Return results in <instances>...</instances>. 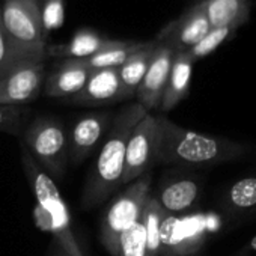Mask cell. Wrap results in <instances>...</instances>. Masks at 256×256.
<instances>
[{"instance_id": "11", "label": "cell", "mask_w": 256, "mask_h": 256, "mask_svg": "<svg viewBox=\"0 0 256 256\" xmlns=\"http://www.w3.org/2000/svg\"><path fill=\"white\" fill-rule=\"evenodd\" d=\"M211 30L206 16L200 10H194L182 20L168 26L157 36V44L168 46L175 53H182L198 44Z\"/></svg>"}, {"instance_id": "5", "label": "cell", "mask_w": 256, "mask_h": 256, "mask_svg": "<svg viewBox=\"0 0 256 256\" xmlns=\"http://www.w3.org/2000/svg\"><path fill=\"white\" fill-rule=\"evenodd\" d=\"M0 14L12 44L32 59L44 60L48 44L42 30L38 0H4Z\"/></svg>"}, {"instance_id": "19", "label": "cell", "mask_w": 256, "mask_h": 256, "mask_svg": "<svg viewBox=\"0 0 256 256\" xmlns=\"http://www.w3.org/2000/svg\"><path fill=\"white\" fill-rule=\"evenodd\" d=\"M199 196V186L193 180H178L164 186L157 198L160 206L168 214L182 212L196 202Z\"/></svg>"}, {"instance_id": "15", "label": "cell", "mask_w": 256, "mask_h": 256, "mask_svg": "<svg viewBox=\"0 0 256 256\" xmlns=\"http://www.w3.org/2000/svg\"><path fill=\"white\" fill-rule=\"evenodd\" d=\"M110 42L112 40L106 38L98 30L83 28V29H78L68 42L47 46L46 56H52L56 59H62V60L65 59L82 60L98 53L100 50L107 47Z\"/></svg>"}, {"instance_id": "9", "label": "cell", "mask_w": 256, "mask_h": 256, "mask_svg": "<svg viewBox=\"0 0 256 256\" xmlns=\"http://www.w3.org/2000/svg\"><path fill=\"white\" fill-rule=\"evenodd\" d=\"M175 54L176 53L168 46L157 44V48L146 70V74L136 92L138 102L144 106L148 112L160 107Z\"/></svg>"}, {"instance_id": "22", "label": "cell", "mask_w": 256, "mask_h": 256, "mask_svg": "<svg viewBox=\"0 0 256 256\" xmlns=\"http://www.w3.org/2000/svg\"><path fill=\"white\" fill-rule=\"evenodd\" d=\"M118 256H146V235L142 216L130 229L120 235Z\"/></svg>"}, {"instance_id": "25", "label": "cell", "mask_w": 256, "mask_h": 256, "mask_svg": "<svg viewBox=\"0 0 256 256\" xmlns=\"http://www.w3.org/2000/svg\"><path fill=\"white\" fill-rule=\"evenodd\" d=\"M229 200L236 210H248L256 205V178L248 176L236 181L229 190Z\"/></svg>"}, {"instance_id": "23", "label": "cell", "mask_w": 256, "mask_h": 256, "mask_svg": "<svg viewBox=\"0 0 256 256\" xmlns=\"http://www.w3.org/2000/svg\"><path fill=\"white\" fill-rule=\"evenodd\" d=\"M32 60L35 59H32L30 56L18 50L12 44V41L8 38L6 30L2 23V14H0V77L6 74L14 66L24 64V62H32Z\"/></svg>"}, {"instance_id": "8", "label": "cell", "mask_w": 256, "mask_h": 256, "mask_svg": "<svg viewBox=\"0 0 256 256\" xmlns=\"http://www.w3.org/2000/svg\"><path fill=\"white\" fill-rule=\"evenodd\" d=\"M44 60L24 62L0 77V104L20 106L34 101L42 88Z\"/></svg>"}, {"instance_id": "14", "label": "cell", "mask_w": 256, "mask_h": 256, "mask_svg": "<svg viewBox=\"0 0 256 256\" xmlns=\"http://www.w3.org/2000/svg\"><path fill=\"white\" fill-rule=\"evenodd\" d=\"M90 72L92 71L86 65H83L82 60H60L46 82L47 96L70 100L83 89Z\"/></svg>"}, {"instance_id": "13", "label": "cell", "mask_w": 256, "mask_h": 256, "mask_svg": "<svg viewBox=\"0 0 256 256\" xmlns=\"http://www.w3.org/2000/svg\"><path fill=\"white\" fill-rule=\"evenodd\" d=\"M202 244L198 230H193L188 222L168 214L160 230V254L162 256H187L196 252Z\"/></svg>"}, {"instance_id": "20", "label": "cell", "mask_w": 256, "mask_h": 256, "mask_svg": "<svg viewBox=\"0 0 256 256\" xmlns=\"http://www.w3.org/2000/svg\"><path fill=\"white\" fill-rule=\"evenodd\" d=\"M168 212L160 206L156 196H150L142 211L146 235V256H160V230Z\"/></svg>"}, {"instance_id": "27", "label": "cell", "mask_w": 256, "mask_h": 256, "mask_svg": "<svg viewBox=\"0 0 256 256\" xmlns=\"http://www.w3.org/2000/svg\"><path fill=\"white\" fill-rule=\"evenodd\" d=\"M22 125V108L18 106L0 104V130L2 132H18Z\"/></svg>"}, {"instance_id": "4", "label": "cell", "mask_w": 256, "mask_h": 256, "mask_svg": "<svg viewBox=\"0 0 256 256\" xmlns=\"http://www.w3.org/2000/svg\"><path fill=\"white\" fill-rule=\"evenodd\" d=\"M151 196V175L145 174L134 180L107 208L101 223V242L113 256L119 254V238L142 216Z\"/></svg>"}, {"instance_id": "16", "label": "cell", "mask_w": 256, "mask_h": 256, "mask_svg": "<svg viewBox=\"0 0 256 256\" xmlns=\"http://www.w3.org/2000/svg\"><path fill=\"white\" fill-rule=\"evenodd\" d=\"M157 42H146L140 50H138L124 65L118 68L119 82H120V100L133 98L146 74V70L151 64Z\"/></svg>"}, {"instance_id": "21", "label": "cell", "mask_w": 256, "mask_h": 256, "mask_svg": "<svg viewBox=\"0 0 256 256\" xmlns=\"http://www.w3.org/2000/svg\"><path fill=\"white\" fill-rule=\"evenodd\" d=\"M240 10V0H210L205 16L210 22L211 29L229 28V24L235 20Z\"/></svg>"}, {"instance_id": "26", "label": "cell", "mask_w": 256, "mask_h": 256, "mask_svg": "<svg viewBox=\"0 0 256 256\" xmlns=\"http://www.w3.org/2000/svg\"><path fill=\"white\" fill-rule=\"evenodd\" d=\"M229 35V28H220V29H211L198 44H194L192 48H188L187 52H184L192 62H194L196 59L205 58L210 53H212Z\"/></svg>"}, {"instance_id": "17", "label": "cell", "mask_w": 256, "mask_h": 256, "mask_svg": "<svg viewBox=\"0 0 256 256\" xmlns=\"http://www.w3.org/2000/svg\"><path fill=\"white\" fill-rule=\"evenodd\" d=\"M192 64L193 62L184 52L175 54L169 80L160 102V108L163 112L172 110L187 95L190 77H192Z\"/></svg>"}, {"instance_id": "1", "label": "cell", "mask_w": 256, "mask_h": 256, "mask_svg": "<svg viewBox=\"0 0 256 256\" xmlns=\"http://www.w3.org/2000/svg\"><path fill=\"white\" fill-rule=\"evenodd\" d=\"M148 113L144 106L133 102L125 106L113 118L107 139L101 146L82 194L83 208H92L104 202L122 184L128 138L138 122Z\"/></svg>"}, {"instance_id": "10", "label": "cell", "mask_w": 256, "mask_h": 256, "mask_svg": "<svg viewBox=\"0 0 256 256\" xmlns=\"http://www.w3.org/2000/svg\"><path fill=\"white\" fill-rule=\"evenodd\" d=\"M110 113H89L82 116L68 136V158L78 164L100 144L110 125Z\"/></svg>"}, {"instance_id": "12", "label": "cell", "mask_w": 256, "mask_h": 256, "mask_svg": "<svg viewBox=\"0 0 256 256\" xmlns=\"http://www.w3.org/2000/svg\"><path fill=\"white\" fill-rule=\"evenodd\" d=\"M68 101L77 106H102L113 101H120V82L118 68L92 71L83 89Z\"/></svg>"}, {"instance_id": "7", "label": "cell", "mask_w": 256, "mask_h": 256, "mask_svg": "<svg viewBox=\"0 0 256 256\" xmlns=\"http://www.w3.org/2000/svg\"><path fill=\"white\" fill-rule=\"evenodd\" d=\"M160 146V124L158 116L148 113L142 118L128 138L125 152V169L122 184H132L134 180L150 174L157 163Z\"/></svg>"}, {"instance_id": "6", "label": "cell", "mask_w": 256, "mask_h": 256, "mask_svg": "<svg viewBox=\"0 0 256 256\" xmlns=\"http://www.w3.org/2000/svg\"><path fill=\"white\" fill-rule=\"evenodd\" d=\"M24 148L54 181L60 180L68 160V134L64 125L53 118L36 119L26 132Z\"/></svg>"}, {"instance_id": "24", "label": "cell", "mask_w": 256, "mask_h": 256, "mask_svg": "<svg viewBox=\"0 0 256 256\" xmlns=\"http://www.w3.org/2000/svg\"><path fill=\"white\" fill-rule=\"evenodd\" d=\"M40 16L44 35H48L62 28L65 20V0H38Z\"/></svg>"}, {"instance_id": "28", "label": "cell", "mask_w": 256, "mask_h": 256, "mask_svg": "<svg viewBox=\"0 0 256 256\" xmlns=\"http://www.w3.org/2000/svg\"><path fill=\"white\" fill-rule=\"evenodd\" d=\"M250 247H252V248H253V250L256 252V235H254V236L252 238V241H250Z\"/></svg>"}, {"instance_id": "29", "label": "cell", "mask_w": 256, "mask_h": 256, "mask_svg": "<svg viewBox=\"0 0 256 256\" xmlns=\"http://www.w3.org/2000/svg\"><path fill=\"white\" fill-rule=\"evenodd\" d=\"M58 256H70V254H68V253H65V252H64V253H60V254H58Z\"/></svg>"}, {"instance_id": "3", "label": "cell", "mask_w": 256, "mask_h": 256, "mask_svg": "<svg viewBox=\"0 0 256 256\" xmlns=\"http://www.w3.org/2000/svg\"><path fill=\"white\" fill-rule=\"evenodd\" d=\"M22 163L36 199V224L53 234L59 246L70 256H84L77 244L71 228V216L56 182L41 169V166L22 146Z\"/></svg>"}, {"instance_id": "18", "label": "cell", "mask_w": 256, "mask_h": 256, "mask_svg": "<svg viewBox=\"0 0 256 256\" xmlns=\"http://www.w3.org/2000/svg\"><path fill=\"white\" fill-rule=\"evenodd\" d=\"M146 42L142 41H120L112 40V42L92 54L90 58L82 59V64L86 65L90 71L106 70V68H119L130 59L138 50H140Z\"/></svg>"}, {"instance_id": "2", "label": "cell", "mask_w": 256, "mask_h": 256, "mask_svg": "<svg viewBox=\"0 0 256 256\" xmlns=\"http://www.w3.org/2000/svg\"><path fill=\"white\" fill-rule=\"evenodd\" d=\"M160 146L157 162L178 166H212L235 160L247 152L241 144L206 136L158 118Z\"/></svg>"}]
</instances>
